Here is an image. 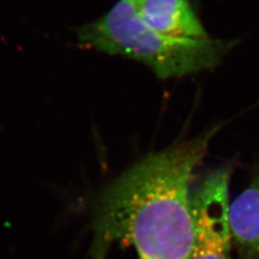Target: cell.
<instances>
[{"label": "cell", "instance_id": "1", "mask_svg": "<svg viewBox=\"0 0 259 259\" xmlns=\"http://www.w3.org/2000/svg\"><path fill=\"white\" fill-rule=\"evenodd\" d=\"M216 131L146 156L115 179L98 204V248L120 241L133 246L139 259H189L191 180Z\"/></svg>", "mask_w": 259, "mask_h": 259}, {"label": "cell", "instance_id": "2", "mask_svg": "<svg viewBox=\"0 0 259 259\" xmlns=\"http://www.w3.org/2000/svg\"><path fill=\"white\" fill-rule=\"evenodd\" d=\"M77 37L85 47L147 65L160 79L212 68L231 48V44L210 37L196 40L161 35L139 18L134 0L117 1L100 19L78 28Z\"/></svg>", "mask_w": 259, "mask_h": 259}, {"label": "cell", "instance_id": "3", "mask_svg": "<svg viewBox=\"0 0 259 259\" xmlns=\"http://www.w3.org/2000/svg\"><path fill=\"white\" fill-rule=\"evenodd\" d=\"M230 180L229 167L215 169L192 194L194 238L189 259H232Z\"/></svg>", "mask_w": 259, "mask_h": 259}, {"label": "cell", "instance_id": "4", "mask_svg": "<svg viewBox=\"0 0 259 259\" xmlns=\"http://www.w3.org/2000/svg\"><path fill=\"white\" fill-rule=\"evenodd\" d=\"M139 18L157 33L181 39H205L208 35L189 0H134Z\"/></svg>", "mask_w": 259, "mask_h": 259}, {"label": "cell", "instance_id": "5", "mask_svg": "<svg viewBox=\"0 0 259 259\" xmlns=\"http://www.w3.org/2000/svg\"><path fill=\"white\" fill-rule=\"evenodd\" d=\"M232 238L242 255L259 258V173L230 204Z\"/></svg>", "mask_w": 259, "mask_h": 259}]
</instances>
